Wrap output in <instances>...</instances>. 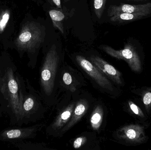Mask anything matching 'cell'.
Segmentation results:
<instances>
[{"label": "cell", "instance_id": "cell-4", "mask_svg": "<svg viewBox=\"0 0 151 150\" xmlns=\"http://www.w3.org/2000/svg\"><path fill=\"white\" fill-rule=\"evenodd\" d=\"M80 93L72 94L65 92L59 98L55 105L56 106V116L50 125L46 129V134L48 136L61 137L62 130L71 118L76 100Z\"/></svg>", "mask_w": 151, "mask_h": 150}, {"label": "cell", "instance_id": "cell-23", "mask_svg": "<svg viewBox=\"0 0 151 150\" xmlns=\"http://www.w3.org/2000/svg\"><path fill=\"white\" fill-rule=\"evenodd\" d=\"M1 86H2L1 75V69H0V104H1Z\"/></svg>", "mask_w": 151, "mask_h": 150}, {"label": "cell", "instance_id": "cell-9", "mask_svg": "<svg viewBox=\"0 0 151 150\" xmlns=\"http://www.w3.org/2000/svg\"><path fill=\"white\" fill-rule=\"evenodd\" d=\"M45 126V123H42L26 127L17 126L7 128L0 131V141L12 144L33 139Z\"/></svg>", "mask_w": 151, "mask_h": 150}, {"label": "cell", "instance_id": "cell-17", "mask_svg": "<svg viewBox=\"0 0 151 150\" xmlns=\"http://www.w3.org/2000/svg\"><path fill=\"white\" fill-rule=\"evenodd\" d=\"M125 108L129 113L141 122L145 123L147 120V116L142 110L132 100H129L127 101L125 105Z\"/></svg>", "mask_w": 151, "mask_h": 150}, {"label": "cell", "instance_id": "cell-7", "mask_svg": "<svg viewBox=\"0 0 151 150\" xmlns=\"http://www.w3.org/2000/svg\"><path fill=\"white\" fill-rule=\"evenodd\" d=\"M86 85L87 82L81 72L69 65H63L58 78L59 95L62 92L79 94L81 89Z\"/></svg>", "mask_w": 151, "mask_h": 150}, {"label": "cell", "instance_id": "cell-1", "mask_svg": "<svg viewBox=\"0 0 151 150\" xmlns=\"http://www.w3.org/2000/svg\"><path fill=\"white\" fill-rule=\"evenodd\" d=\"M0 69L2 78L0 115L7 117L12 126H17L25 80L10 59L0 60Z\"/></svg>", "mask_w": 151, "mask_h": 150}, {"label": "cell", "instance_id": "cell-5", "mask_svg": "<svg viewBox=\"0 0 151 150\" xmlns=\"http://www.w3.org/2000/svg\"><path fill=\"white\" fill-rule=\"evenodd\" d=\"M75 60L79 68L100 91L113 98L118 97L121 95V90L116 87L88 59L82 55H76Z\"/></svg>", "mask_w": 151, "mask_h": 150}, {"label": "cell", "instance_id": "cell-2", "mask_svg": "<svg viewBox=\"0 0 151 150\" xmlns=\"http://www.w3.org/2000/svg\"><path fill=\"white\" fill-rule=\"evenodd\" d=\"M62 62L56 46L53 45L46 53L40 68V92L49 107L55 106L59 99L58 78Z\"/></svg>", "mask_w": 151, "mask_h": 150}, {"label": "cell", "instance_id": "cell-21", "mask_svg": "<svg viewBox=\"0 0 151 150\" xmlns=\"http://www.w3.org/2000/svg\"><path fill=\"white\" fill-rule=\"evenodd\" d=\"M9 18V15L8 13H5L3 16L2 18L0 20V32L3 31L6 23H8Z\"/></svg>", "mask_w": 151, "mask_h": 150}, {"label": "cell", "instance_id": "cell-20", "mask_svg": "<svg viewBox=\"0 0 151 150\" xmlns=\"http://www.w3.org/2000/svg\"><path fill=\"white\" fill-rule=\"evenodd\" d=\"M106 0H94L93 5L95 14L98 18H100L105 9Z\"/></svg>", "mask_w": 151, "mask_h": 150}, {"label": "cell", "instance_id": "cell-22", "mask_svg": "<svg viewBox=\"0 0 151 150\" xmlns=\"http://www.w3.org/2000/svg\"><path fill=\"white\" fill-rule=\"evenodd\" d=\"M52 1L58 9H62L61 0H52Z\"/></svg>", "mask_w": 151, "mask_h": 150}, {"label": "cell", "instance_id": "cell-14", "mask_svg": "<svg viewBox=\"0 0 151 150\" xmlns=\"http://www.w3.org/2000/svg\"><path fill=\"white\" fill-rule=\"evenodd\" d=\"M90 117V125L94 132L99 133L104 128L105 108L101 102L95 104Z\"/></svg>", "mask_w": 151, "mask_h": 150}, {"label": "cell", "instance_id": "cell-15", "mask_svg": "<svg viewBox=\"0 0 151 150\" xmlns=\"http://www.w3.org/2000/svg\"><path fill=\"white\" fill-rule=\"evenodd\" d=\"M131 92L139 96L145 107L146 113L151 118V85L140 88H133Z\"/></svg>", "mask_w": 151, "mask_h": 150}, {"label": "cell", "instance_id": "cell-24", "mask_svg": "<svg viewBox=\"0 0 151 150\" xmlns=\"http://www.w3.org/2000/svg\"><path fill=\"white\" fill-rule=\"evenodd\" d=\"M68 1H69V0H64L65 2H67Z\"/></svg>", "mask_w": 151, "mask_h": 150}, {"label": "cell", "instance_id": "cell-6", "mask_svg": "<svg viewBox=\"0 0 151 150\" xmlns=\"http://www.w3.org/2000/svg\"><path fill=\"white\" fill-rule=\"evenodd\" d=\"M145 124L131 123L122 126L113 134L114 140L127 146H137L145 144L149 140Z\"/></svg>", "mask_w": 151, "mask_h": 150}, {"label": "cell", "instance_id": "cell-3", "mask_svg": "<svg viewBox=\"0 0 151 150\" xmlns=\"http://www.w3.org/2000/svg\"><path fill=\"white\" fill-rule=\"evenodd\" d=\"M48 108L49 107L40 92L34 88L28 79H26L23 87L20 119L17 126L37 122L44 117Z\"/></svg>", "mask_w": 151, "mask_h": 150}, {"label": "cell", "instance_id": "cell-13", "mask_svg": "<svg viewBox=\"0 0 151 150\" xmlns=\"http://www.w3.org/2000/svg\"><path fill=\"white\" fill-rule=\"evenodd\" d=\"M144 11H151V3L144 4H122L116 6L111 5L108 10V16L111 17L119 13H133Z\"/></svg>", "mask_w": 151, "mask_h": 150}, {"label": "cell", "instance_id": "cell-11", "mask_svg": "<svg viewBox=\"0 0 151 150\" xmlns=\"http://www.w3.org/2000/svg\"><path fill=\"white\" fill-rule=\"evenodd\" d=\"M88 59L115 85L119 87L125 86L122 73L113 65L99 55H92Z\"/></svg>", "mask_w": 151, "mask_h": 150}, {"label": "cell", "instance_id": "cell-25", "mask_svg": "<svg viewBox=\"0 0 151 150\" xmlns=\"http://www.w3.org/2000/svg\"></svg>", "mask_w": 151, "mask_h": 150}, {"label": "cell", "instance_id": "cell-19", "mask_svg": "<svg viewBox=\"0 0 151 150\" xmlns=\"http://www.w3.org/2000/svg\"><path fill=\"white\" fill-rule=\"evenodd\" d=\"M15 148L20 150H45L48 149L45 143H32L24 141L12 144Z\"/></svg>", "mask_w": 151, "mask_h": 150}, {"label": "cell", "instance_id": "cell-18", "mask_svg": "<svg viewBox=\"0 0 151 150\" xmlns=\"http://www.w3.org/2000/svg\"><path fill=\"white\" fill-rule=\"evenodd\" d=\"M49 14L54 27L58 29L62 33H64V30L63 20L65 17L64 13L60 11L53 9L50 11Z\"/></svg>", "mask_w": 151, "mask_h": 150}, {"label": "cell", "instance_id": "cell-8", "mask_svg": "<svg viewBox=\"0 0 151 150\" xmlns=\"http://www.w3.org/2000/svg\"><path fill=\"white\" fill-rule=\"evenodd\" d=\"M99 48L114 58L125 61L133 72L140 74L142 71V60L133 44L128 43L120 50H116L107 45H101Z\"/></svg>", "mask_w": 151, "mask_h": 150}, {"label": "cell", "instance_id": "cell-10", "mask_svg": "<svg viewBox=\"0 0 151 150\" xmlns=\"http://www.w3.org/2000/svg\"><path fill=\"white\" fill-rule=\"evenodd\" d=\"M94 99L88 93H80L72 116L68 124L62 130L61 137L73 127L88 112L95 103Z\"/></svg>", "mask_w": 151, "mask_h": 150}, {"label": "cell", "instance_id": "cell-16", "mask_svg": "<svg viewBox=\"0 0 151 150\" xmlns=\"http://www.w3.org/2000/svg\"><path fill=\"white\" fill-rule=\"evenodd\" d=\"M151 15V11H144L133 13H119L110 17V20L112 22L119 23L133 22L146 17Z\"/></svg>", "mask_w": 151, "mask_h": 150}, {"label": "cell", "instance_id": "cell-12", "mask_svg": "<svg viewBox=\"0 0 151 150\" xmlns=\"http://www.w3.org/2000/svg\"><path fill=\"white\" fill-rule=\"evenodd\" d=\"M70 143L72 147L76 149H100V140L95 132L82 133L71 139Z\"/></svg>", "mask_w": 151, "mask_h": 150}]
</instances>
